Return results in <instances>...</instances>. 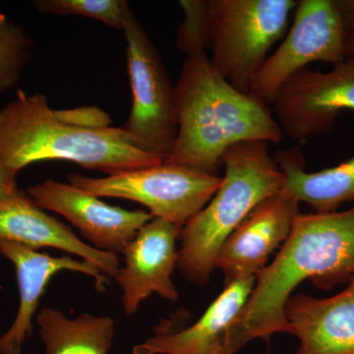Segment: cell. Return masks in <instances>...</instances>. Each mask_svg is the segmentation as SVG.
<instances>
[{
    "label": "cell",
    "instance_id": "cell-1",
    "mask_svg": "<svg viewBox=\"0 0 354 354\" xmlns=\"http://www.w3.org/2000/svg\"><path fill=\"white\" fill-rule=\"evenodd\" d=\"M319 290L354 279V207L346 211L299 214L276 259L256 279L252 293L228 328L225 354L255 339L288 333L285 307L299 283Z\"/></svg>",
    "mask_w": 354,
    "mask_h": 354
},
{
    "label": "cell",
    "instance_id": "cell-2",
    "mask_svg": "<svg viewBox=\"0 0 354 354\" xmlns=\"http://www.w3.org/2000/svg\"><path fill=\"white\" fill-rule=\"evenodd\" d=\"M174 111L176 143L164 162L211 176H216L230 147L283 138L270 106L230 85L207 53L184 60L174 86Z\"/></svg>",
    "mask_w": 354,
    "mask_h": 354
},
{
    "label": "cell",
    "instance_id": "cell-3",
    "mask_svg": "<svg viewBox=\"0 0 354 354\" xmlns=\"http://www.w3.org/2000/svg\"><path fill=\"white\" fill-rule=\"evenodd\" d=\"M44 160L74 162L108 176L164 162L133 145L121 127L74 124L51 109L43 94L19 90L0 111V162L17 176Z\"/></svg>",
    "mask_w": 354,
    "mask_h": 354
},
{
    "label": "cell",
    "instance_id": "cell-4",
    "mask_svg": "<svg viewBox=\"0 0 354 354\" xmlns=\"http://www.w3.org/2000/svg\"><path fill=\"white\" fill-rule=\"evenodd\" d=\"M225 176L215 195L181 228L177 268L190 283L205 286L221 246L260 203L283 190V174L270 144L242 142L223 153Z\"/></svg>",
    "mask_w": 354,
    "mask_h": 354
},
{
    "label": "cell",
    "instance_id": "cell-5",
    "mask_svg": "<svg viewBox=\"0 0 354 354\" xmlns=\"http://www.w3.org/2000/svg\"><path fill=\"white\" fill-rule=\"evenodd\" d=\"M212 65L239 92L254 78L274 44L286 36L297 0H209Z\"/></svg>",
    "mask_w": 354,
    "mask_h": 354
},
{
    "label": "cell",
    "instance_id": "cell-6",
    "mask_svg": "<svg viewBox=\"0 0 354 354\" xmlns=\"http://www.w3.org/2000/svg\"><path fill=\"white\" fill-rule=\"evenodd\" d=\"M122 31L132 104L121 128L133 145L165 160L172 152L177 135L174 86L157 48L130 7Z\"/></svg>",
    "mask_w": 354,
    "mask_h": 354
},
{
    "label": "cell",
    "instance_id": "cell-7",
    "mask_svg": "<svg viewBox=\"0 0 354 354\" xmlns=\"http://www.w3.org/2000/svg\"><path fill=\"white\" fill-rule=\"evenodd\" d=\"M68 181L94 196L139 203L153 218L183 227L213 198L221 177L162 162L99 178L72 174Z\"/></svg>",
    "mask_w": 354,
    "mask_h": 354
},
{
    "label": "cell",
    "instance_id": "cell-8",
    "mask_svg": "<svg viewBox=\"0 0 354 354\" xmlns=\"http://www.w3.org/2000/svg\"><path fill=\"white\" fill-rule=\"evenodd\" d=\"M346 35L335 0H300L290 31L256 74L250 95L272 106L286 81L307 65L344 62Z\"/></svg>",
    "mask_w": 354,
    "mask_h": 354
},
{
    "label": "cell",
    "instance_id": "cell-9",
    "mask_svg": "<svg viewBox=\"0 0 354 354\" xmlns=\"http://www.w3.org/2000/svg\"><path fill=\"white\" fill-rule=\"evenodd\" d=\"M272 106L288 138L302 141L330 132L342 111H354V60L346 58L329 72L299 70Z\"/></svg>",
    "mask_w": 354,
    "mask_h": 354
},
{
    "label": "cell",
    "instance_id": "cell-10",
    "mask_svg": "<svg viewBox=\"0 0 354 354\" xmlns=\"http://www.w3.org/2000/svg\"><path fill=\"white\" fill-rule=\"evenodd\" d=\"M27 195L39 208L64 216L91 246L115 255L124 252L137 232L153 218L143 209L111 206L87 191L53 179L28 188Z\"/></svg>",
    "mask_w": 354,
    "mask_h": 354
},
{
    "label": "cell",
    "instance_id": "cell-11",
    "mask_svg": "<svg viewBox=\"0 0 354 354\" xmlns=\"http://www.w3.org/2000/svg\"><path fill=\"white\" fill-rule=\"evenodd\" d=\"M181 228L153 218L125 248L124 265L114 279L122 291L121 299L127 315L136 313L140 304L153 293L169 301L178 299L171 277L177 267L176 241Z\"/></svg>",
    "mask_w": 354,
    "mask_h": 354
},
{
    "label": "cell",
    "instance_id": "cell-12",
    "mask_svg": "<svg viewBox=\"0 0 354 354\" xmlns=\"http://www.w3.org/2000/svg\"><path fill=\"white\" fill-rule=\"evenodd\" d=\"M299 214V202L281 192L260 203L218 252L216 268L225 274V286L246 277L257 278L270 256L290 236Z\"/></svg>",
    "mask_w": 354,
    "mask_h": 354
},
{
    "label": "cell",
    "instance_id": "cell-13",
    "mask_svg": "<svg viewBox=\"0 0 354 354\" xmlns=\"http://www.w3.org/2000/svg\"><path fill=\"white\" fill-rule=\"evenodd\" d=\"M0 254L15 268L20 298L15 320L6 334L0 337V354L22 353L26 339L32 335V319L41 298L51 279L58 272H81L91 277L101 292L109 283L108 277L95 266L71 256L53 257L36 249L4 241H0Z\"/></svg>",
    "mask_w": 354,
    "mask_h": 354
},
{
    "label": "cell",
    "instance_id": "cell-14",
    "mask_svg": "<svg viewBox=\"0 0 354 354\" xmlns=\"http://www.w3.org/2000/svg\"><path fill=\"white\" fill-rule=\"evenodd\" d=\"M0 241L15 242L36 250L51 247L65 251L88 261L104 276L113 279L120 268L118 255L102 252L84 242L71 228L48 215L24 192L0 200Z\"/></svg>",
    "mask_w": 354,
    "mask_h": 354
},
{
    "label": "cell",
    "instance_id": "cell-15",
    "mask_svg": "<svg viewBox=\"0 0 354 354\" xmlns=\"http://www.w3.org/2000/svg\"><path fill=\"white\" fill-rule=\"evenodd\" d=\"M285 314L297 354H354V279L334 297L292 295Z\"/></svg>",
    "mask_w": 354,
    "mask_h": 354
},
{
    "label": "cell",
    "instance_id": "cell-16",
    "mask_svg": "<svg viewBox=\"0 0 354 354\" xmlns=\"http://www.w3.org/2000/svg\"><path fill=\"white\" fill-rule=\"evenodd\" d=\"M256 279L246 277L228 283L196 323L178 332H158L135 346L133 354H225L228 328L245 306Z\"/></svg>",
    "mask_w": 354,
    "mask_h": 354
},
{
    "label": "cell",
    "instance_id": "cell-17",
    "mask_svg": "<svg viewBox=\"0 0 354 354\" xmlns=\"http://www.w3.org/2000/svg\"><path fill=\"white\" fill-rule=\"evenodd\" d=\"M283 174L281 193L310 205L316 213L337 211L354 201V156L337 167L308 172L298 148L279 151L274 157Z\"/></svg>",
    "mask_w": 354,
    "mask_h": 354
},
{
    "label": "cell",
    "instance_id": "cell-18",
    "mask_svg": "<svg viewBox=\"0 0 354 354\" xmlns=\"http://www.w3.org/2000/svg\"><path fill=\"white\" fill-rule=\"evenodd\" d=\"M37 324L46 354H108L115 335L111 317L83 313L69 319L51 307L39 312Z\"/></svg>",
    "mask_w": 354,
    "mask_h": 354
},
{
    "label": "cell",
    "instance_id": "cell-19",
    "mask_svg": "<svg viewBox=\"0 0 354 354\" xmlns=\"http://www.w3.org/2000/svg\"><path fill=\"white\" fill-rule=\"evenodd\" d=\"M32 39L21 26L0 13V93L10 90L31 59Z\"/></svg>",
    "mask_w": 354,
    "mask_h": 354
},
{
    "label": "cell",
    "instance_id": "cell-20",
    "mask_svg": "<svg viewBox=\"0 0 354 354\" xmlns=\"http://www.w3.org/2000/svg\"><path fill=\"white\" fill-rule=\"evenodd\" d=\"M32 4L39 13L81 16L118 30H122L123 19L129 8L124 0H36Z\"/></svg>",
    "mask_w": 354,
    "mask_h": 354
},
{
    "label": "cell",
    "instance_id": "cell-21",
    "mask_svg": "<svg viewBox=\"0 0 354 354\" xmlns=\"http://www.w3.org/2000/svg\"><path fill=\"white\" fill-rule=\"evenodd\" d=\"M178 4L184 20L177 31L176 48L186 57L207 53L212 30L209 0H180Z\"/></svg>",
    "mask_w": 354,
    "mask_h": 354
},
{
    "label": "cell",
    "instance_id": "cell-22",
    "mask_svg": "<svg viewBox=\"0 0 354 354\" xmlns=\"http://www.w3.org/2000/svg\"><path fill=\"white\" fill-rule=\"evenodd\" d=\"M21 193H23V191L18 187L15 174H11L0 162V200L16 196Z\"/></svg>",
    "mask_w": 354,
    "mask_h": 354
},
{
    "label": "cell",
    "instance_id": "cell-23",
    "mask_svg": "<svg viewBox=\"0 0 354 354\" xmlns=\"http://www.w3.org/2000/svg\"><path fill=\"white\" fill-rule=\"evenodd\" d=\"M346 26V34L354 32V0H335Z\"/></svg>",
    "mask_w": 354,
    "mask_h": 354
},
{
    "label": "cell",
    "instance_id": "cell-24",
    "mask_svg": "<svg viewBox=\"0 0 354 354\" xmlns=\"http://www.w3.org/2000/svg\"><path fill=\"white\" fill-rule=\"evenodd\" d=\"M346 53L348 59L354 60V32L346 35Z\"/></svg>",
    "mask_w": 354,
    "mask_h": 354
}]
</instances>
